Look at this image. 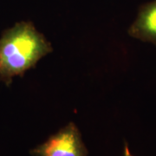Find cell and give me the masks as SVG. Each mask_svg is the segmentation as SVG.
Here are the masks:
<instances>
[{"instance_id": "obj_1", "label": "cell", "mask_w": 156, "mask_h": 156, "mask_svg": "<svg viewBox=\"0 0 156 156\" xmlns=\"http://www.w3.org/2000/svg\"><path fill=\"white\" fill-rule=\"evenodd\" d=\"M52 46L33 23L21 22L7 30L0 38V80L7 85L52 51Z\"/></svg>"}, {"instance_id": "obj_2", "label": "cell", "mask_w": 156, "mask_h": 156, "mask_svg": "<svg viewBox=\"0 0 156 156\" xmlns=\"http://www.w3.org/2000/svg\"><path fill=\"white\" fill-rule=\"evenodd\" d=\"M32 156H88L76 124L69 122L43 144L30 150Z\"/></svg>"}, {"instance_id": "obj_3", "label": "cell", "mask_w": 156, "mask_h": 156, "mask_svg": "<svg viewBox=\"0 0 156 156\" xmlns=\"http://www.w3.org/2000/svg\"><path fill=\"white\" fill-rule=\"evenodd\" d=\"M134 38L156 45V0L140 8L136 19L128 29Z\"/></svg>"}, {"instance_id": "obj_4", "label": "cell", "mask_w": 156, "mask_h": 156, "mask_svg": "<svg viewBox=\"0 0 156 156\" xmlns=\"http://www.w3.org/2000/svg\"><path fill=\"white\" fill-rule=\"evenodd\" d=\"M124 156H133L131 152L128 148V146L127 143H125V148H124Z\"/></svg>"}]
</instances>
